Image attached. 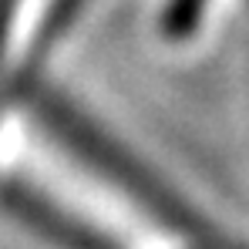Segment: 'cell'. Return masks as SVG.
I'll list each match as a JSON object with an SVG mask.
<instances>
[{
  "mask_svg": "<svg viewBox=\"0 0 249 249\" xmlns=\"http://www.w3.org/2000/svg\"><path fill=\"white\" fill-rule=\"evenodd\" d=\"M14 3H17V0H0V41H3V31H7V24H10Z\"/></svg>",
  "mask_w": 249,
  "mask_h": 249,
  "instance_id": "3957f363",
  "label": "cell"
},
{
  "mask_svg": "<svg viewBox=\"0 0 249 249\" xmlns=\"http://www.w3.org/2000/svg\"><path fill=\"white\" fill-rule=\"evenodd\" d=\"M81 3H84V0H61V3H57V10H54V17H51V24L44 27L41 47H47V44L54 41V37H57V34H61V31L68 27V24H71V17L78 14V7H81Z\"/></svg>",
  "mask_w": 249,
  "mask_h": 249,
  "instance_id": "7a4b0ae2",
  "label": "cell"
},
{
  "mask_svg": "<svg viewBox=\"0 0 249 249\" xmlns=\"http://www.w3.org/2000/svg\"><path fill=\"white\" fill-rule=\"evenodd\" d=\"M202 7H206V0H172V7H168V17H165L168 34H175V37L189 34V31L196 27V20H199Z\"/></svg>",
  "mask_w": 249,
  "mask_h": 249,
  "instance_id": "6da1fadb",
  "label": "cell"
}]
</instances>
